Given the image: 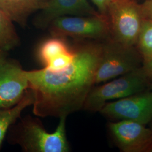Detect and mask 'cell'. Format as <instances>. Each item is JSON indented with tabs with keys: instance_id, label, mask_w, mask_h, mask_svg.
I'll use <instances>...</instances> for the list:
<instances>
[{
	"instance_id": "obj_13",
	"label": "cell",
	"mask_w": 152,
	"mask_h": 152,
	"mask_svg": "<svg viewBox=\"0 0 152 152\" xmlns=\"http://www.w3.org/2000/svg\"><path fill=\"white\" fill-rule=\"evenodd\" d=\"M71 49L64 38L53 37L45 41L39 46L38 51V59L46 66L55 57Z\"/></svg>"
},
{
	"instance_id": "obj_20",
	"label": "cell",
	"mask_w": 152,
	"mask_h": 152,
	"mask_svg": "<svg viewBox=\"0 0 152 152\" xmlns=\"http://www.w3.org/2000/svg\"><path fill=\"white\" fill-rule=\"evenodd\" d=\"M37 1L42 5V6L44 5V4H45L46 1H48V0H37Z\"/></svg>"
},
{
	"instance_id": "obj_12",
	"label": "cell",
	"mask_w": 152,
	"mask_h": 152,
	"mask_svg": "<svg viewBox=\"0 0 152 152\" xmlns=\"http://www.w3.org/2000/svg\"><path fill=\"white\" fill-rule=\"evenodd\" d=\"M34 103V94L29 88L21 100L11 108L0 109V148L8 129L20 117L24 109Z\"/></svg>"
},
{
	"instance_id": "obj_7",
	"label": "cell",
	"mask_w": 152,
	"mask_h": 152,
	"mask_svg": "<svg viewBox=\"0 0 152 152\" xmlns=\"http://www.w3.org/2000/svg\"><path fill=\"white\" fill-rule=\"evenodd\" d=\"M99 112L117 121H132L147 125L152 120V91H143L105 104Z\"/></svg>"
},
{
	"instance_id": "obj_5",
	"label": "cell",
	"mask_w": 152,
	"mask_h": 152,
	"mask_svg": "<svg viewBox=\"0 0 152 152\" xmlns=\"http://www.w3.org/2000/svg\"><path fill=\"white\" fill-rule=\"evenodd\" d=\"M143 60L137 49L110 39L103 45L102 53L95 76V84L104 83L142 66Z\"/></svg>"
},
{
	"instance_id": "obj_15",
	"label": "cell",
	"mask_w": 152,
	"mask_h": 152,
	"mask_svg": "<svg viewBox=\"0 0 152 152\" xmlns=\"http://www.w3.org/2000/svg\"><path fill=\"white\" fill-rule=\"evenodd\" d=\"M136 46L143 63L152 59V19H142Z\"/></svg>"
},
{
	"instance_id": "obj_1",
	"label": "cell",
	"mask_w": 152,
	"mask_h": 152,
	"mask_svg": "<svg viewBox=\"0 0 152 152\" xmlns=\"http://www.w3.org/2000/svg\"><path fill=\"white\" fill-rule=\"evenodd\" d=\"M103 45L80 44L67 68L52 72L45 68L26 71L34 94L33 112L41 117L65 116L83 108L95 84Z\"/></svg>"
},
{
	"instance_id": "obj_18",
	"label": "cell",
	"mask_w": 152,
	"mask_h": 152,
	"mask_svg": "<svg viewBox=\"0 0 152 152\" xmlns=\"http://www.w3.org/2000/svg\"><path fill=\"white\" fill-rule=\"evenodd\" d=\"M142 68L147 77L151 80H152V59L146 62L143 63Z\"/></svg>"
},
{
	"instance_id": "obj_2",
	"label": "cell",
	"mask_w": 152,
	"mask_h": 152,
	"mask_svg": "<svg viewBox=\"0 0 152 152\" xmlns=\"http://www.w3.org/2000/svg\"><path fill=\"white\" fill-rule=\"evenodd\" d=\"M66 117H60L56 130L49 133L37 119L29 117L14 127L10 141L28 152H67L70 150L66 136Z\"/></svg>"
},
{
	"instance_id": "obj_9",
	"label": "cell",
	"mask_w": 152,
	"mask_h": 152,
	"mask_svg": "<svg viewBox=\"0 0 152 152\" xmlns=\"http://www.w3.org/2000/svg\"><path fill=\"white\" fill-rule=\"evenodd\" d=\"M29 88L25 71L15 60L8 59L0 67V109L15 105Z\"/></svg>"
},
{
	"instance_id": "obj_19",
	"label": "cell",
	"mask_w": 152,
	"mask_h": 152,
	"mask_svg": "<svg viewBox=\"0 0 152 152\" xmlns=\"http://www.w3.org/2000/svg\"><path fill=\"white\" fill-rule=\"evenodd\" d=\"M8 59L7 51L0 50V67L3 65L6 60Z\"/></svg>"
},
{
	"instance_id": "obj_17",
	"label": "cell",
	"mask_w": 152,
	"mask_h": 152,
	"mask_svg": "<svg viewBox=\"0 0 152 152\" xmlns=\"http://www.w3.org/2000/svg\"><path fill=\"white\" fill-rule=\"evenodd\" d=\"M92 1L96 6L99 13L107 15L109 6L113 0H92Z\"/></svg>"
},
{
	"instance_id": "obj_8",
	"label": "cell",
	"mask_w": 152,
	"mask_h": 152,
	"mask_svg": "<svg viewBox=\"0 0 152 152\" xmlns=\"http://www.w3.org/2000/svg\"><path fill=\"white\" fill-rule=\"evenodd\" d=\"M114 142L123 152H152V130L139 122L118 121L108 125Z\"/></svg>"
},
{
	"instance_id": "obj_16",
	"label": "cell",
	"mask_w": 152,
	"mask_h": 152,
	"mask_svg": "<svg viewBox=\"0 0 152 152\" xmlns=\"http://www.w3.org/2000/svg\"><path fill=\"white\" fill-rule=\"evenodd\" d=\"M140 9L143 19H152V0H145L140 4Z\"/></svg>"
},
{
	"instance_id": "obj_4",
	"label": "cell",
	"mask_w": 152,
	"mask_h": 152,
	"mask_svg": "<svg viewBox=\"0 0 152 152\" xmlns=\"http://www.w3.org/2000/svg\"><path fill=\"white\" fill-rule=\"evenodd\" d=\"M107 16L110 26V39L126 46H136L143 19L140 4L136 0H113Z\"/></svg>"
},
{
	"instance_id": "obj_22",
	"label": "cell",
	"mask_w": 152,
	"mask_h": 152,
	"mask_svg": "<svg viewBox=\"0 0 152 152\" xmlns=\"http://www.w3.org/2000/svg\"><path fill=\"white\" fill-rule=\"evenodd\" d=\"M144 1H145V0H144Z\"/></svg>"
},
{
	"instance_id": "obj_10",
	"label": "cell",
	"mask_w": 152,
	"mask_h": 152,
	"mask_svg": "<svg viewBox=\"0 0 152 152\" xmlns=\"http://www.w3.org/2000/svg\"><path fill=\"white\" fill-rule=\"evenodd\" d=\"M35 24L39 28L48 27L55 19L64 16L98 15L87 0H48L39 10Z\"/></svg>"
},
{
	"instance_id": "obj_11",
	"label": "cell",
	"mask_w": 152,
	"mask_h": 152,
	"mask_svg": "<svg viewBox=\"0 0 152 152\" xmlns=\"http://www.w3.org/2000/svg\"><path fill=\"white\" fill-rule=\"evenodd\" d=\"M42 5L37 0H0V9L10 19L24 26L28 17Z\"/></svg>"
},
{
	"instance_id": "obj_14",
	"label": "cell",
	"mask_w": 152,
	"mask_h": 152,
	"mask_svg": "<svg viewBox=\"0 0 152 152\" xmlns=\"http://www.w3.org/2000/svg\"><path fill=\"white\" fill-rule=\"evenodd\" d=\"M13 23L0 9V50L8 51L19 44Z\"/></svg>"
},
{
	"instance_id": "obj_21",
	"label": "cell",
	"mask_w": 152,
	"mask_h": 152,
	"mask_svg": "<svg viewBox=\"0 0 152 152\" xmlns=\"http://www.w3.org/2000/svg\"></svg>"
},
{
	"instance_id": "obj_6",
	"label": "cell",
	"mask_w": 152,
	"mask_h": 152,
	"mask_svg": "<svg viewBox=\"0 0 152 152\" xmlns=\"http://www.w3.org/2000/svg\"><path fill=\"white\" fill-rule=\"evenodd\" d=\"M53 37L102 40L110 37L107 15L64 16L55 19L48 27Z\"/></svg>"
},
{
	"instance_id": "obj_3",
	"label": "cell",
	"mask_w": 152,
	"mask_h": 152,
	"mask_svg": "<svg viewBox=\"0 0 152 152\" xmlns=\"http://www.w3.org/2000/svg\"><path fill=\"white\" fill-rule=\"evenodd\" d=\"M151 81L141 66L100 86L92 87L83 109L91 112H99L108 102L146 90Z\"/></svg>"
}]
</instances>
